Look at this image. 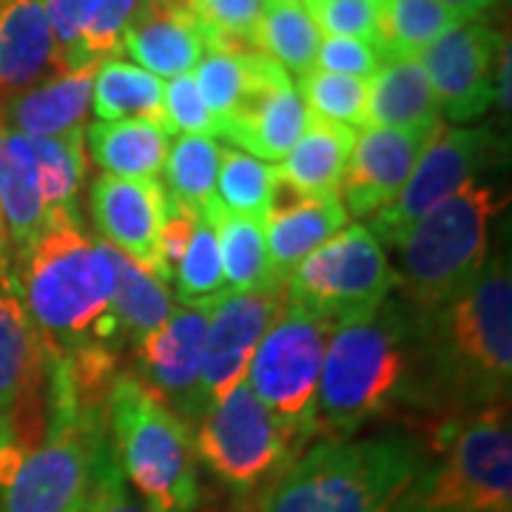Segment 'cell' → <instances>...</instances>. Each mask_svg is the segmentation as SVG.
I'll list each match as a JSON object with an SVG mask.
<instances>
[{
    "mask_svg": "<svg viewBox=\"0 0 512 512\" xmlns=\"http://www.w3.org/2000/svg\"><path fill=\"white\" fill-rule=\"evenodd\" d=\"M165 202L168 194L157 180H120L109 174L94 180L89 197L100 239L154 276Z\"/></svg>",
    "mask_w": 512,
    "mask_h": 512,
    "instance_id": "cell-18",
    "label": "cell"
},
{
    "mask_svg": "<svg viewBox=\"0 0 512 512\" xmlns=\"http://www.w3.org/2000/svg\"><path fill=\"white\" fill-rule=\"evenodd\" d=\"M83 146L109 177L157 180L171 148V131L148 120H97L83 131Z\"/></svg>",
    "mask_w": 512,
    "mask_h": 512,
    "instance_id": "cell-24",
    "label": "cell"
},
{
    "mask_svg": "<svg viewBox=\"0 0 512 512\" xmlns=\"http://www.w3.org/2000/svg\"><path fill=\"white\" fill-rule=\"evenodd\" d=\"M111 256H114V268H117L111 319L117 328L120 350H134L148 333H154L171 316L174 296H171L165 282H160L154 274H148L146 268H140L137 262H131L126 254L111 248Z\"/></svg>",
    "mask_w": 512,
    "mask_h": 512,
    "instance_id": "cell-27",
    "label": "cell"
},
{
    "mask_svg": "<svg viewBox=\"0 0 512 512\" xmlns=\"http://www.w3.org/2000/svg\"><path fill=\"white\" fill-rule=\"evenodd\" d=\"M493 157L495 134L490 128L441 126L430 146L424 148L399 197L379 214H373L367 225L370 234L379 242L399 245L404 234L433 208L476 183V177L493 163Z\"/></svg>",
    "mask_w": 512,
    "mask_h": 512,
    "instance_id": "cell-12",
    "label": "cell"
},
{
    "mask_svg": "<svg viewBox=\"0 0 512 512\" xmlns=\"http://www.w3.org/2000/svg\"><path fill=\"white\" fill-rule=\"evenodd\" d=\"M214 222L217 242H220L222 276L228 293L268 291L282 282H276L268 248H265V222L251 217H234L225 214L220 205L205 214Z\"/></svg>",
    "mask_w": 512,
    "mask_h": 512,
    "instance_id": "cell-29",
    "label": "cell"
},
{
    "mask_svg": "<svg viewBox=\"0 0 512 512\" xmlns=\"http://www.w3.org/2000/svg\"><path fill=\"white\" fill-rule=\"evenodd\" d=\"M111 450L148 512H194L200 504V458L177 413L131 373H117L106 393Z\"/></svg>",
    "mask_w": 512,
    "mask_h": 512,
    "instance_id": "cell-5",
    "label": "cell"
},
{
    "mask_svg": "<svg viewBox=\"0 0 512 512\" xmlns=\"http://www.w3.org/2000/svg\"><path fill=\"white\" fill-rule=\"evenodd\" d=\"M353 143H356L353 128L319 120L311 114L296 146L285 154L282 163L276 165L279 177L311 197L339 194Z\"/></svg>",
    "mask_w": 512,
    "mask_h": 512,
    "instance_id": "cell-26",
    "label": "cell"
},
{
    "mask_svg": "<svg viewBox=\"0 0 512 512\" xmlns=\"http://www.w3.org/2000/svg\"><path fill=\"white\" fill-rule=\"evenodd\" d=\"M202 26L205 49L214 52H259L256 26L265 0H185Z\"/></svg>",
    "mask_w": 512,
    "mask_h": 512,
    "instance_id": "cell-36",
    "label": "cell"
},
{
    "mask_svg": "<svg viewBox=\"0 0 512 512\" xmlns=\"http://www.w3.org/2000/svg\"><path fill=\"white\" fill-rule=\"evenodd\" d=\"M427 453L407 433L325 439L262 490L256 512H407Z\"/></svg>",
    "mask_w": 512,
    "mask_h": 512,
    "instance_id": "cell-4",
    "label": "cell"
},
{
    "mask_svg": "<svg viewBox=\"0 0 512 512\" xmlns=\"http://www.w3.org/2000/svg\"><path fill=\"white\" fill-rule=\"evenodd\" d=\"M83 512H148L128 490L123 470H120V464L114 458V450H109L106 458L100 461L92 493H89V501H86Z\"/></svg>",
    "mask_w": 512,
    "mask_h": 512,
    "instance_id": "cell-43",
    "label": "cell"
},
{
    "mask_svg": "<svg viewBox=\"0 0 512 512\" xmlns=\"http://www.w3.org/2000/svg\"><path fill=\"white\" fill-rule=\"evenodd\" d=\"M330 333L333 328L328 322L285 302L274 325L262 336L245 376L256 399L302 441L316 436L313 404Z\"/></svg>",
    "mask_w": 512,
    "mask_h": 512,
    "instance_id": "cell-11",
    "label": "cell"
},
{
    "mask_svg": "<svg viewBox=\"0 0 512 512\" xmlns=\"http://www.w3.org/2000/svg\"><path fill=\"white\" fill-rule=\"evenodd\" d=\"M464 23L439 0H379V37L376 52L384 60L416 57L444 32Z\"/></svg>",
    "mask_w": 512,
    "mask_h": 512,
    "instance_id": "cell-31",
    "label": "cell"
},
{
    "mask_svg": "<svg viewBox=\"0 0 512 512\" xmlns=\"http://www.w3.org/2000/svg\"><path fill=\"white\" fill-rule=\"evenodd\" d=\"M214 305H180L154 333L131 350L134 379L177 413L185 424H200L214 407L202 387V353Z\"/></svg>",
    "mask_w": 512,
    "mask_h": 512,
    "instance_id": "cell-13",
    "label": "cell"
},
{
    "mask_svg": "<svg viewBox=\"0 0 512 512\" xmlns=\"http://www.w3.org/2000/svg\"><path fill=\"white\" fill-rule=\"evenodd\" d=\"M501 200L493 188L470 183L433 208L399 242L404 305L419 316L439 311L464 291L487 262L490 222Z\"/></svg>",
    "mask_w": 512,
    "mask_h": 512,
    "instance_id": "cell-6",
    "label": "cell"
},
{
    "mask_svg": "<svg viewBox=\"0 0 512 512\" xmlns=\"http://www.w3.org/2000/svg\"><path fill=\"white\" fill-rule=\"evenodd\" d=\"M0 214L18 254L32 248L52 222L43 197L37 137L6 128H0Z\"/></svg>",
    "mask_w": 512,
    "mask_h": 512,
    "instance_id": "cell-22",
    "label": "cell"
},
{
    "mask_svg": "<svg viewBox=\"0 0 512 512\" xmlns=\"http://www.w3.org/2000/svg\"><path fill=\"white\" fill-rule=\"evenodd\" d=\"M308 117L291 74L282 72L271 57L254 52L248 94L237 114L222 126L220 137L262 163L279 165L302 137Z\"/></svg>",
    "mask_w": 512,
    "mask_h": 512,
    "instance_id": "cell-15",
    "label": "cell"
},
{
    "mask_svg": "<svg viewBox=\"0 0 512 512\" xmlns=\"http://www.w3.org/2000/svg\"><path fill=\"white\" fill-rule=\"evenodd\" d=\"M251 55L254 52H214L205 49L194 66V83L200 89L205 109L220 123V128L234 117L251 86Z\"/></svg>",
    "mask_w": 512,
    "mask_h": 512,
    "instance_id": "cell-35",
    "label": "cell"
},
{
    "mask_svg": "<svg viewBox=\"0 0 512 512\" xmlns=\"http://www.w3.org/2000/svg\"><path fill=\"white\" fill-rule=\"evenodd\" d=\"M140 0H83L80 69L100 66L123 52V35Z\"/></svg>",
    "mask_w": 512,
    "mask_h": 512,
    "instance_id": "cell-38",
    "label": "cell"
},
{
    "mask_svg": "<svg viewBox=\"0 0 512 512\" xmlns=\"http://www.w3.org/2000/svg\"><path fill=\"white\" fill-rule=\"evenodd\" d=\"M174 282H177L180 305H217L228 296L225 276H222L220 242H217L214 222L208 217L197 220L188 251L174 271Z\"/></svg>",
    "mask_w": 512,
    "mask_h": 512,
    "instance_id": "cell-34",
    "label": "cell"
},
{
    "mask_svg": "<svg viewBox=\"0 0 512 512\" xmlns=\"http://www.w3.org/2000/svg\"><path fill=\"white\" fill-rule=\"evenodd\" d=\"M319 32L328 37L365 40L376 49L379 37V0H311L305 3Z\"/></svg>",
    "mask_w": 512,
    "mask_h": 512,
    "instance_id": "cell-39",
    "label": "cell"
},
{
    "mask_svg": "<svg viewBox=\"0 0 512 512\" xmlns=\"http://www.w3.org/2000/svg\"><path fill=\"white\" fill-rule=\"evenodd\" d=\"M393 288L396 276L382 242L367 225H345L293 268L285 279V302L336 330L373 316Z\"/></svg>",
    "mask_w": 512,
    "mask_h": 512,
    "instance_id": "cell-9",
    "label": "cell"
},
{
    "mask_svg": "<svg viewBox=\"0 0 512 512\" xmlns=\"http://www.w3.org/2000/svg\"><path fill=\"white\" fill-rule=\"evenodd\" d=\"M276 180H279L276 165L262 163L237 148H222L217 202L225 214L265 222Z\"/></svg>",
    "mask_w": 512,
    "mask_h": 512,
    "instance_id": "cell-33",
    "label": "cell"
},
{
    "mask_svg": "<svg viewBox=\"0 0 512 512\" xmlns=\"http://www.w3.org/2000/svg\"><path fill=\"white\" fill-rule=\"evenodd\" d=\"M433 416L421 316L387 299L362 322L330 333L313 404V430L353 439L365 424L399 413Z\"/></svg>",
    "mask_w": 512,
    "mask_h": 512,
    "instance_id": "cell-1",
    "label": "cell"
},
{
    "mask_svg": "<svg viewBox=\"0 0 512 512\" xmlns=\"http://www.w3.org/2000/svg\"><path fill=\"white\" fill-rule=\"evenodd\" d=\"M55 74V37L43 0H0V109Z\"/></svg>",
    "mask_w": 512,
    "mask_h": 512,
    "instance_id": "cell-21",
    "label": "cell"
},
{
    "mask_svg": "<svg viewBox=\"0 0 512 512\" xmlns=\"http://www.w3.org/2000/svg\"><path fill=\"white\" fill-rule=\"evenodd\" d=\"M316 66L322 72L342 74V77H353V80H370L379 72L382 57L365 40L325 37L316 52Z\"/></svg>",
    "mask_w": 512,
    "mask_h": 512,
    "instance_id": "cell-42",
    "label": "cell"
},
{
    "mask_svg": "<svg viewBox=\"0 0 512 512\" xmlns=\"http://www.w3.org/2000/svg\"><path fill=\"white\" fill-rule=\"evenodd\" d=\"M109 450L103 407L83 410L32 450L0 447V512H83Z\"/></svg>",
    "mask_w": 512,
    "mask_h": 512,
    "instance_id": "cell-8",
    "label": "cell"
},
{
    "mask_svg": "<svg viewBox=\"0 0 512 512\" xmlns=\"http://www.w3.org/2000/svg\"><path fill=\"white\" fill-rule=\"evenodd\" d=\"M302 3H311V0H302Z\"/></svg>",
    "mask_w": 512,
    "mask_h": 512,
    "instance_id": "cell-48",
    "label": "cell"
},
{
    "mask_svg": "<svg viewBox=\"0 0 512 512\" xmlns=\"http://www.w3.org/2000/svg\"><path fill=\"white\" fill-rule=\"evenodd\" d=\"M441 126L362 128L339 185V200L350 217H373L396 200Z\"/></svg>",
    "mask_w": 512,
    "mask_h": 512,
    "instance_id": "cell-17",
    "label": "cell"
},
{
    "mask_svg": "<svg viewBox=\"0 0 512 512\" xmlns=\"http://www.w3.org/2000/svg\"><path fill=\"white\" fill-rule=\"evenodd\" d=\"M319 29L302 0H265L256 26V49L285 74L305 77L316 69Z\"/></svg>",
    "mask_w": 512,
    "mask_h": 512,
    "instance_id": "cell-30",
    "label": "cell"
},
{
    "mask_svg": "<svg viewBox=\"0 0 512 512\" xmlns=\"http://www.w3.org/2000/svg\"><path fill=\"white\" fill-rule=\"evenodd\" d=\"M197 220H200V214H194L191 208H185L183 202L168 197L163 228H160V239H157V279L165 285L174 279V271L188 251V242L194 237Z\"/></svg>",
    "mask_w": 512,
    "mask_h": 512,
    "instance_id": "cell-41",
    "label": "cell"
},
{
    "mask_svg": "<svg viewBox=\"0 0 512 512\" xmlns=\"http://www.w3.org/2000/svg\"><path fill=\"white\" fill-rule=\"evenodd\" d=\"M228 512H256V507H248V504H242L237 510H228Z\"/></svg>",
    "mask_w": 512,
    "mask_h": 512,
    "instance_id": "cell-47",
    "label": "cell"
},
{
    "mask_svg": "<svg viewBox=\"0 0 512 512\" xmlns=\"http://www.w3.org/2000/svg\"><path fill=\"white\" fill-rule=\"evenodd\" d=\"M165 126L168 131H180V134H191V137H220V123L211 117V111L202 103L200 89L194 83V74H183L168 80L165 86Z\"/></svg>",
    "mask_w": 512,
    "mask_h": 512,
    "instance_id": "cell-40",
    "label": "cell"
},
{
    "mask_svg": "<svg viewBox=\"0 0 512 512\" xmlns=\"http://www.w3.org/2000/svg\"><path fill=\"white\" fill-rule=\"evenodd\" d=\"M345 225L348 211L339 194L311 197L279 177L265 214V248L276 282L285 285L293 268L336 237Z\"/></svg>",
    "mask_w": 512,
    "mask_h": 512,
    "instance_id": "cell-19",
    "label": "cell"
},
{
    "mask_svg": "<svg viewBox=\"0 0 512 512\" xmlns=\"http://www.w3.org/2000/svg\"><path fill=\"white\" fill-rule=\"evenodd\" d=\"M285 308V285L268 291L228 293L214 305L202 353V387L211 404L245 382L262 336Z\"/></svg>",
    "mask_w": 512,
    "mask_h": 512,
    "instance_id": "cell-16",
    "label": "cell"
},
{
    "mask_svg": "<svg viewBox=\"0 0 512 512\" xmlns=\"http://www.w3.org/2000/svg\"><path fill=\"white\" fill-rule=\"evenodd\" d=\"M433 413L444 421L507 402L512 379L510 256L495 254L439 311L421 316Z\"/></svg>",
    "mask_w": 512,
    "mask_h": 512,
    "instance_id": "cell-2",
    "label": "cell"
},
{
    "mask_svg": "<svg viewBox=\"0 0 512 512\" xmlns=\"http://www.w3.org/2000/svg\"><path fill=\"white\" fill-rule=\"evenodd\" d=\"M296 92L313 117L348 128H365L367 80H353V77L313 69L311 74L299 77Z\"/></svg>",
    "mask_w": 512,
    "mask_h": 512,
    "instance_id": "cell-37",
    "label": "cell"
},
{
    "mask_svg": "<svg viewBox=\"0 0 512 512\" xmlns=\"http://www.w3.org/2000/svg\"><path fill=\"white\" fill-rule=\"evenodd\" d=\"M441 6L453 9L456 15L464 20H476L478 15H484L487 9H493L498 0H439Z\"/></svg>",
    "mask_w": 512,
    "mask_h": 512,
    "instance_id": "cell-45",
    "label": "cell"
},
{
    "mask_svg": "<svg viewBox=\"0 0 512 512\" xmlns=\"http://www.w3.org/2000/svg\"><path fill=\"white\" fill-rule=\"evenodd\" d=\"M222 146L211 137H191L183 134L174 140L165 157V194L183 202L194 214L205 217L217 208V174H220Z\"/></svg>",
    "mask_w": 512,
    "mask_h": 512,
    "instance_id": "cell-32",
    "label": "cell"
},
{
    "mask_svg": "<svg viewBox=\"0 0 512 512\" xmlns=\"http://www.w3.org/2000/svg\"><path fill=\"white\" fill-rule=\"evenodd\" d=\"M436 461L421 473L407 512H510L512 430L507 402L441 421Z\"/></svg>",
    "mask_w": 512,
    "mask_h": 512,
    "instance_id": "cell-7",
    "label": "cell"
},
{
    "mask_svg": "<svg viewBox=\"0 0 512 512\" xmlns=\"http://www.w3.org/2000/svg\"><path fill=\"white\" fill-rule=\"evenodd\" d=\"M510 40L501 46V55L495 63V100L498 109H504V114L510 111Z\"/></svg>",
    "mask_w": 512,
    "mask_h": 512,
    "instance_id": "cell-44",
    "label": "cell"
},
{
    "mask_svg": "<svg viewBox=\"0 0 512 512\" xmlns=\"http://www.w3.org/2000/svg\"><path fill=\"white\" fill-rule=\"evenodd\" d=\"M15 288L43 339L60 353L106 348L120 353L111 319L117 268L111 245L83 231L77 211L57 214L32 248L18 254Z\"/></svg>",
    "mask_w": 512,
    "mask_h": 512,
    "instance_id": "cell-3",
    "label": "cell"
},
{
    "mask_svg": "<svg viewBox=\"0 0 512 512\" xmlns=\"http://www.w3.org/2000/svg\"><path fill=\"white\" fill-rule=\"evenodd\" d=\"M439 106L416 57L384 60L367 80L365 128H433Z\"/></svg>",
    "mask_w": 512,
    "mask_h": 512,
    "instance_id": "cell-25",
    "label": "cell"
},
{
    "mask_svg": "<svg viewBox=\"0 0 512 512\" xmlns=\"http://www.w3.org/2000/svg\"><path fill=\"white\" fill-rule=\"evenodd\" d=\"M12 242H9V231H6V222H3V214H0V276H12L9 274V256H12Z\"/></svg>",
    "mask_w": 512,
    "mask_h": 512,
    "instance_id": "cell-46",
    "label": "cell"
},
{
    "mask_svg": "<svg viewBox=\"0 0 512 512\" xmlns=\"http://www.w3.org/2000/svg\"><path fill=\"white\" fill-rule=\"evenodd\" d=\"M123 52L143 72L174 80L194 72L205 55V35L185 0H146L128 20Z\"/></svg>",
    "mask_w": 512,
    "mask_h": 512,
    "instance_id": "cell-20",
    "label": "cell"
},
{
    "mask_svg": "<svg viewBox=\"0 0 512 512\" xmlns=\"http://www.w3.org/2000/svg\"><path fill=\"white\" fill-rule=\"evenodd\" d=\"M507 37L481 20H464L444 32L416 60L436 94L439 117L450 123H473L495 100V63Z\"/></svg>",
    "mask_w": 512,
    "mask_h": 512,
    "instance_id": "cell-14",
    "label": "cell"
},
{
    "mask_svg": "<svg viewBox=\"0 0 512 512\" xmlns=\"http://www.w3.org/2000/svg\"><path fill=\"white\" fill-rule=\"evenodd\" d=\"M165 86L160 77L126 60H103L94 72L92 100L100 123L148 120L165 126ZM168 128V126H165Z\"/></svg>",
    "mask_w": 512,
    "mask_h": 512,
    "instance_id": "cell-28",
    "label": "cell"
},
{
    "mask_svg": "<svg viewBox=\"0 0 512 512\" xmlns=\"http://www.w3.org/2000/svg\"><path fill=\"white\" fill-rule=\"evenodd\" d=\"M97 66L63 72L18 94L0 109V128L26 137H69L86 128Z\"/></svg>",
    "mask_w": 512,
    "mask_h": 512,
    "instance_id": "cell-23",
    "label": "cell"
},
{
    "mask_svg": "<svg viewBox=\"0 0 512 512\" xmlns=\"http://www.w3.org/2000/svg\"><path fill=\"white\" fill-rule=\"evenodd\" d=\"M305 441L259 402L248 382H239L197 424L194 447L205 467L234 493L268 487Z\"/></svg>",
    "mask_w": 512,
    "mask_h": 512,
    "instance_id": "cell-10",
    "label": "cell"
}]
</instances>
